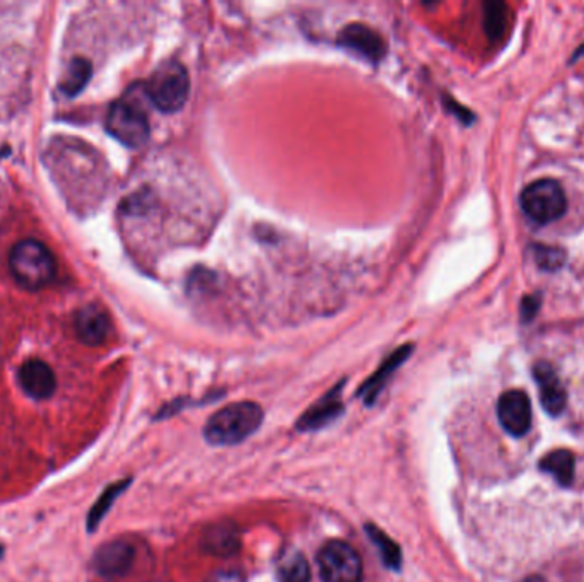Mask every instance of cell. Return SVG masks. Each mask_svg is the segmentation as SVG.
<instances>
[{"mask_svg": "<svg viewBox=\"0 0 584 582\" xmlns=\"http://www.w3.org/2000/svg\"><path fill=\"white\" fill-rule=\"evenodd\" d=\"M146 93L152 105L163 113L182 110L190 96V76L185 65L178 60H168L159 65L147 82Z\"/></svg>", "mask_w": 584, "mask_h": 582, "instance_id": "cell-3", "label": "cell"}, {"mask_svg": "<svg viewBox=\"0 0 584 582\" xmlns=\"http://www.w3.org/2000/svg\"><path fill=\"white\" fill-rule=\"evenodd\" d=\"M530 582H538V581H530Z\"/></svg>", "mask_w": 584, "mask_h": 582, "instance_id": "cell-25", "label": "cell"}, {"mask_svg": "<svg viewBox=\"0 0 584 582\" xmlns=\"http://www.w3.org/2000/svg\"><path fill=\"white\" fill-rule=\"evenodd\" d=\"M19 383H21L24 393L35 400H47L57 388V379H55L52 367L40 359L24 362L19 369Z\"/></svg>", "mask_w": 584, "mask_h": 582, "instance_id": "cell-11", "label": "cell"}, {"mask_svg": "<svg viewBox=\"0 0 584 582\" xmlns=\"http://www.w3.org/2000/svg\"><path fill=\"white\" fill-rule=\"evenodd\" d=\"M135 550L129 542L115 540L106 543L94 555V569L106 579L122 577L134 564Z\"/></svg>", "mask_w": 584, "mask_h": 582, "instance_id": "cell-9", "label": "cell"}, {"mask_svg": "<svg viewBox=\"0 0 584 582\" xmlns=\"http://www.w3.org/2000/svg\"><path fill=\"white\" fill-rule=\"evenodd\" d=\"M540 468L545 473L552 475L561 485L573 484L574 456L569 451L559 449V451L547 454L544 460L540 461Z\"/></svg>", "mask_w": 584, "mask_h": 582, "instance_id": "cell-18", "label": "cell"}, {"mask_svg": "<svg viewBox=\"0 0 584 582\" xmlns=\"http://www.w3.org/2000/svg\"><path fill=\"white\" fill-rule=\"evenodd\" d=\"M262 422L263 410L258 403H231L207 420L205 441L211 446H234L255 434Z\"/></svg>", "mask_w": 584, "mask_h": 582, "instance_id": "cell-1", "label": "cell"}, {"mask_svg": "<svg viewBox=\"0 0 584 582\" xmlns=\"http://www.w3.org/2000/svg\"><path fill=\"white\" fill-rule=\"evenodd\" d=\"M129 484L130 480H125V482H118V484H113L105 490V494L101 495L100 501L96 502V506H94L93 509H91V513H89V531L98 528L101 519L105 518L106 513L110 511L111 504L115 502L118 495L122 494L123 490L129 487Z\"/></svg>", "mask_w": 584, "mask_h": 582, "instance_id": "cell-20", "label": "cell"}, {"mask_svg": "<svg viewBox=\"0 0 584 582\" xmlns=\"http://www.w3.org/2000/svg\"><path fill=\"white\" fill-rule=\"evenodd\" d=\"M9 268L19 286L28 291L47 287L57 274L52 251L38 239H23L14 245L9 255Z\"/></svg>", "mask_w": 584, "mask_h": 582, "instance_id": "cell-2", "label": "cell"}, {"mask_svg": "<svg viewBox=\"0 0 584 582\" xmlns=\"http://www.w3.org/2000/svg\"><path fill=\"white\" fill-rule=\"evenodd\" d=\"M538 308V301L537 299H532V297H526L525 303H523V316H525L526 320H530L535 316V311Z\"/></svg>", "mask_w": 584, "mask_h": 582, "instance_id": "cell-24", "label": "cell"}, {"mask_svg": "<svg viewBox=\"0 0 584 582\" xmlns=\"http://www.w3.org/2000/svg\"><path fill=\"white\" fill-rule=\"evenodd\" d=\"M508 28V7L504 4H485V31L491 38L503 36Z\"/></svg>", "mask_w": 584, "mask_h": 582, "instance_id": "cell-21", "label": "cell"}, {"mask_svg": "<svg viewBox=\"0 0 584 582\" xmlns=\"http://www.w3.org/2000/svg\"><path fill=\"white\" fill-rule=\"evenodd\" d=\"M279 582H310L311 569L301 552H287L277 564Z\"/></svg>", "mask_w": 584, "mask_h": 582, "instance_id": "cell-17", "label": "cell"}, {"mask_svg": "<svg viewBox=\"0 0 584 582\" xmlns=\"http://www.w3.org/2000/svg\"><path fill=\"white\" fill-rule=\"evenodd\" d=\"M533 374L537 379L540 400L545 410L550 415L562 414V410L566 408V390L552 366L547 362H538L537 366L533 367Z\"/></svg>", "mask_w": 584, "mask_h": 582, "instance_id": "cell-14", "label": "cell"}, {"mask_svg": "<svg viewBox=\"0 0 584 582\" xmlns=\"http://www.w3.org/2000/svg\"><path fill=\"white\" fill-rule=\"evenodd\" d=\"M564 258H566L564 251L552 248V246H540L535 250V260L545 270H555V268L561 267Z\"/></svg>", "mask_w": 584, "mask_h": 582, "instance_id": "cell-22", "label": "cell"}, {"mask_svg": "<svg viewBox=\"0 0 584 582\" xmlns=\"http://www.w3.org/2000/svg\"><path fill=\"white\" fill-rule=\"evenodd\" d=\"M318 567L323 582L363 581V560L349 543L333 540L318 553Z\"/></svg>", "mask_w": 584, "mask_h": 582, "instance_id": "cell-6", "label": "cell"}, {"mask_svg": "<svg viewBox=\"0 0 584 582\" xmlns=\"http://www.w3.org/2000/svg\"><path fill=\"white\" fill-rule=\"evenodd\" d=\"M342 386H335L328 391L327 395L320 398L313 407L308 408L301 417H299L298 427L301 432H313L318 429H323L325 425L332 424L333 420L339 419L342 412H344V405L340 400V393H342Z\"/></svg>", "mask_w": 584, "mask_h": 582, "instance_id": "cell-10", "label": "cell"}, {"mask_svg": "<svg viewBox=\"0 0 584 582\" xmlns=\"http://www.w3.org/2000/svg\"><path fill=\"white\" fill-rule=\"evenodd\" d=\"M76 333L82 344L101 345L110 333V316L98 304H88L76 315Z\"/></svg>", "mask_w": 584, "mask_h": 582, "instance_id": "cell-12", "label": "cell"}, {"mask_svg": "<svg viewBox=\"0 0 584 582\" xmlns=\"http://www.w3.org/2000/svg\"><path fill=\"white\" fill-rule=\"evenodd\" d=\"M412 350H414V345L412 344L398 347L395 352H392L390 356L386 357L383 364L378 367V371L359 388L357 395H359V398H363L366 405H373L378 400V396H380L381 391H383L386 383H388V379L392 378L393 373L397 371L398 367L402 366L403 362L409 359Z\"/></svg>", "mask_w": 584, "mask_h": 582, "instance_id": "cell-13", "label": "cell"}, {"mask_svg": "<svg viewBox=\"0 0 584 582\" xmlns=\"http://www.w3.org/2000/svg\"><path fill=\"white\" fill-rule=\"evenodd\" d=\"M207 582H245V579L238 572L221 571L214 574Z\"/></svg>", "mask_w": 584, "mask_h": 582, "instance_id": "cell-23", "label": "cell"}, {"mask_svg": "<svg viewBox=\"0 0 584 582\" xmlns=\"http://www.w3.org/2000/svg\"><path fill=\"white\" fill-rule=\"evenodd\" d=\"M497 417L511 436H525L532 427V407L525 391H506L497 403Z\"/></svg>", "mask_w": 584, "mask_h": 582, "instance_id": "cell-8", "label": "cell"}, {"mask_svg": "<svg viewBox=\"0 0 584 582\" xmlns=\"http://www.w3.org/2000/svg\"><path fill=\"white\" fill-rule=\"evenodd\" d=\"M521 209L537 224H550L566 214L567 198L555 180L533 181L521 193Z\"/></svg>", "mask_w": 584, "mask_h": 582, "instance_id": "cell-5", "label": "cell"}, {"mask_svg": "<svg viewBox=\"0 0 584 582\" xmlns=\"http://www.w3.org/2000/svg\"><path fill=\"white\" fill-rule=\"evenodd\" d=\"M241 547L238 528L231 523L211 524L202 535L204 552L214 557H233Z\"/></svg>", "mask_w": 584, "mask_h": 582, "instance_id": "cell-15", "label": "cell"}, {"mask_svg": "<svg viewBox=\"0 0 584 582\" xmlns=\"http://www.w3.org/2000/svg\"><path fill=\"white\" fill-rule=\"evenodd\" d=\"M366 531H368L373 545H376V548H378L383 564L388 569L398 571L400 565H402V550H400L397 543L393 542L392 538L386 535L385 531H381L376 524H368Z\"/></svg>", "mask_w": 584, "mask_h": 582, "instance_id": "cell-19", "label": "cell"}, {"mask_svg": "<svg viewBox=\"0 0 584 582\" xmlns=\"http://www.w3.org/2000/svg\"><path fill=\"white\" fill-rule=\"evenodd\" d=\"M91 76H93L91 62L88 59H84V57H76V59L71 60V64L65 70V76L60 81V91L65 96L74 98V96L81 93L82 89L86 88Z\"/></svg>", "mask_w": 584, "mask_h": 582, "instance_id": "cell-16", "label": "cell"}, {"mask_svg": "<svg viewBox=\"0 0 584 582\" xmlns=\"http://www.w3.org/2000/svg\"><path fill=\"white\" fill-rule=\"evenodd\" d=\"M106 130L110 132L111 137H115L118 142H122L123 146L130 149L146 146L151 135V125L146 111L129 99H118L110 106L106 117Z\"/></svg>", "mask_w": 584, "mask_h": 582, "instance_id": "cell-4", "label": "cell"}, {"mask_svg": "<svg viewBox=\"0 0 584 582\" xmlns=\"http://www.w3.org/2000/svg\"><path fill=\"white\" fill-rule=\"evenodd\" d=\"M340 47L356 53L371 64H378L385 59L386 43L378 31L363 23L347 24L337 36Z\"/></svg>", "mask_w": 584, "mask_h": 582, "instance_id": "cell-7", "label": "cell"}]
</instances>
